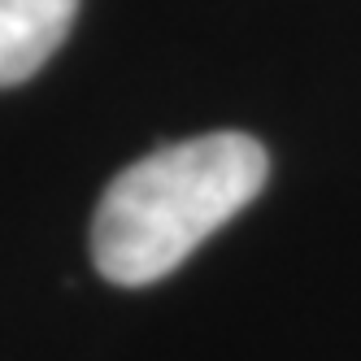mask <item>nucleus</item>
Wrapping results in <instances>:
<instances>
[{
    "label": "nucleus",
    "mask_w": 361,
    "mask_h": 361,
    "mask_svg": "<svg viewBox=\"0 0 361 361\" xmlns=\"http://www.w3.org/2000/svg\"><path fill=\"white\" fill-rule=\"evenodd\" d=\"M270 157L244 131H209L131 161L92 218V262L118 288H144L231 222L266 188Z\"/></svg>",
    "instance_id": "obj_1"
},
{
    "label": "nucleus",
    "mask_w": 361,
    "mask_h": 361,
    "mask_svg": "<svg viewBox=\"0 0 361 361\" xmlns=\"http://www.w3.org/2000/svg\"><path fill=\"white\" fill-rule=\"evenodd\" d=\"M79 0H0V87H18L66 44Z\"/></svg>",
    "instance_id": "obj_2"
}]
</instances>
